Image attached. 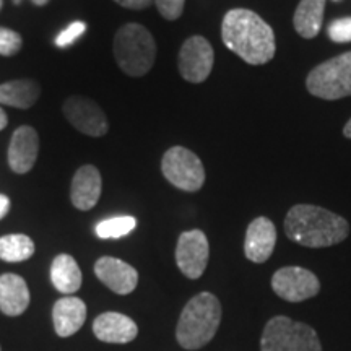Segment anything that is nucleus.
Listing matches in <instances>:
<instances>
[{
	"mask_svg": "<svg viewBox=\"0 0 351 351\" xmlns=\"http://www.w3.org/2000/svg\"><path fill=\"white\" fill-rule=\"evenodd\" d=\"M306 88L315 98L327 101L351 96V51L311 70L306 78Z\"/></svg>",
	"mask_w": 351,
	"mask_h": 351,
	"instance_id": "obj_6",
	"label": "nucleus"
},
{
	"mask_svg": "<svg viewBox=\"0 0 351 351\" xmlns=\"http://www.w3.org/2000/svg\"><path fill=\"white\" fill-rule=\"evenodd\" d=\"M34 254V243L26 234H7L0 238V258L5 262L28 261Z\"/></svg>",
	"mask_w": 351,
	"mask_h": 351,
	"instance_id": "obj_22",
	"label": "nucleus"
},
{
	"mask_svg": "<svg viewBox=\"0 0 351 351\" xmlns=\"http://www.w3.org/2000/svg\"><path fill=\"white\" fill-rule=\"evenodd\" d=\"M47 2H49V0H33V3H34V5H38V7H43V5H46Z\"/></svg>",
	"mask_w": 351,
	"mask_h": 351,
	"instance_id": "obj_32",
	"label": "nucleus"
},
{
	"mask_svg": "<svg viewBox=\"0 0 351 351\" xmlns=\"http://www.w3.org/2000/svg\"><path fill=\"white\" fill-rule=\"evenodd\" d=\"M276 244V228L274 221L258 217L247 226L244 241V254L254 263H263L274 254Z\"/></svg>",
	"mask_w": 351,
	"mask_h": 351,
	"instance_id": "obj_13",
	"label": "nucleus"
},
{
	"mask_svg": "<svg viewBox=\"0 0 351 351\" xmlns=\"http://www.w3.org/2000/svg\"><path fill=\"white\" fill-rule=\"evenodd\" d=\"M13 2H15V3H16V5H20V3H21V2H23V0H13Z\"/></svg>",
	"mask_w": 351,
	"mask_h": 351,
	"instance_id": "obj_33",
	"label": "nucleus"
},
{
	"mask_svg": "<svg viewBox=\"0 0 351 351\" xmlns=\"http://www.w3.org/2000/svg\"><path fill=\"white\" fill-rule=\"evenodd\" d=\"M343 135L346 138H351V119L346 122V125L343 127Z\"/></svg>",
	"mask_w": 351,
	"mask_h": 351,
	"instance_id": "obj_31",
	"label": "nucleus"
},
{
	"mask_svg": "<svg viewBox=\"0 0 351 351\" xmlns=\"http://www.w3.org/2000/svg\"><path fill=\"white\" fill-rule=\"evenodd\" d=\"M29 306V289L21 276L15 274H3L0 276V311L3 314H23Z\"/></svg>",
	"mask_w": 351,
	"mask_h": 351,
	"instance_id": "obj_18",
	"label": "nucleus"
},
{
	"mask_svg": "<svg viewBox=\"0 0 351 351\" xmlns=\"http://www.w3.org/2000/svg\"><path fill=\"white\" fill-rule=\"evenodd\" d=\"M221 324V304L212 293L192 298L179 317L176 339L186 350H199L213 340Z\"/></svg>",
	"mask_w": 351,
	"mask_h": 351,
	"instance_id": "obj_3",
	"label": "nucleus"
},
{
	"mask_svg": "<svg viewBox=\"0 0 351 351\" xmlns=\"http://www.w3.org/2000/svg\"><path fill=\"white\" fill-rule=\"evenodd\" d=\"M261 351H322V343L307 324L276 315L263 328Z\"/></svg>",
	"mask_w": 351,
	"mask_h": 351,
	"instance_id": "obj_5",
	"label": "nucleus"
},
{
	"mask_svg": "<svg viewBox=\"0 0 351 351\" xmlns=\"http://www.w3.org/2000/svg\"><path fill=\"white\" fill-rule=\"evenodd\" d=\"M10 210V199L7 195L0 194V219H2Z\"/></svg>",
	"mask_w": 351,
	"mask_h": 351,
	"instance_id": "obj_29",
	"label": "nucleus"
},
{
	"mask_svg": "<svg viewBox=\"0 0 351 351\" xmlns=\"http://www.w3.org/2000/svg\"><path fill=\"white\" fill-rule=\"evenodd\" d=\"M158 12L161 13V16L169 21L178 20L184 12V3L186 0H155Z\"/></svg>",
	"mask_w": 351,
	"mask_h": 351,
	"instance_id": "obj_27",
	"label": "nucleus"
},
{
	"mask_svg": "<svg viewBox=\"0 0 351 351\" xmlns=\"http://www.w3.org/2000/svg\"><path fill=\"white\" fill-rule=\"evenodd\" d=\"M0 8H2V0H0Z\"/></svg>",
	"mask_w": 351,
	"mask_h": 351,
	"instance_id": "obj_34",
	"label": "nucleus"
},
{
	"mask_svg": "<svg viewBox=\"0 0 351 351\" xmlns=\"http://www.w3.org/2000/svg\"><path fill=\"white\" fill-rule=\"evenodd\" d=\"M114 57L122 72L129 77H143L156 59L153 34L138 23H127L114 36Z\"/></svg>",
	"mask_w": 351,
	"mask_h": 351,
	"instance_id": "obj_4",
	"label": "nucleus"
},
{
	"mask_svg": "<svg viewBox=\"0 0 351 351\" xmlns=\"http://www.w3.org/2000/svg\"><path fill=\"white\" fill-rule=\"evenodd\" d=\"M86 32V23H83V21L77 20L73 21V23H70L67 28L64 29V32H60L57 34L56 38V46L60 47V49H65V47L72 46L73 43L77 41L78 38H82L83 34Z\"/></svg>",
	"mask_w": 351,
	"mask_h": 351,
	"instance_id": "obj_25",
	"label": "nucleus"
},
{
	"mask_svg": "<svg viewBox=\"0 0 351 351\" xmlns=\"http://www.w3.org/2000/svg\"><path fill=\"white\" fill-rule=\"evenodd\" d=\"M51 282L62 295H73L82 287V271L75 258L69 254H60L51 267Z\"/></svg>",
	"mask_w": 351,
	"mask_h": 351,
	"instance_id": "obj_20",
	"label": "nucleus"
},
{
	"mask_svg": "<svg viewBox=\"0 0 351 351\" xmlns=\"http://www.w3.org/2000/svg\"><path fill=\"white\" fill-rule=\"evenodd\" d=\"M41 88L34 80H13L0 85V104L28 109L36 104Z\"/></svg>",
	"mask_w": 351,
	"mask_h": 351,
	"instance_id": "obj_21",
	"label": "nucleus"
},
{
	"mask_svg": "<svg viewBox=\"0 0 351 351\" xmlns=\"http://www.w3.org/2000/svg\"><path fill=\"white\" fill-rule=\"evenodd\" d=\"M225 46L249 65H263L274 59L275 33L265 20L247 8H232L221 23Z\"/></svg>",
	"mask_w": 351,
	"mask_h": 351,
	"instance_id": "obj_1",
	"label": "nucleus"
},
{
	"mask_svg": "<svg viewBox=\"0 0 351 351\" xmlns=\"http://www.w3.org/2000/svg\"><path fill=\"white\" fill-rule=\"evenodd\" d=\"M7 122H8V117L5 111H3L2 108H0V130H3L7 127Z\"/></svg>",
	"mask_w": 351,
	"mask_h": 351,
	"instance_id": "obj_30",
	"label": "nucleus"
},
{
	"mask_svg": "<svg viewBox=\"0 0 351 351\" xmlns=\"http://www.w3.org/2000/svg\"><path fill=\"white\" fill-rule=\"evenodd\" d=\"M137 226V219L134 217H114L103 219L96 225V234L101 239H119L130 234Z\"/></svg>",
	"mask_w": 351,
	"mask_h": 351,
	"instance_id": "obj_23",
	"label": "nucleus"
},
{
	"mask_svg": "<svg viewBox=\"0 0 351 351\" xmlns=\"http://www.w3.org/2000/svg\"><path fill=\"white\" fill-rule=\"evenodd\" d=\"M39 137L38 132L29 125H21L12 135L8 147V165L13 173L25 174L33 168L38 160Z\"/></svg>",
	"mask_w": 351,
	"mask_h": 351,
	"instance_id": "obj_14",
	"label": "nucleus"
},
{
	"mask_svg": "<svg viewBox=\"0 0 351 351\" xmlns=\"http://www.w3.org/2000/svg\"><path fill=\"white\" fill-rule=\"evenodd\" d=\"M326 2L327 0H301L300 5L296 7L293 25L301 38L313 39L320 33Z\"/></svg>",
	"mask_w": 351,
	"mask_h": 351,
	"instance_id": "obj_19",
	"label": "nucleus"
},
{
	"mask_svg": "<svg viewBox=\"0 0 351 351\" xmlns=\"http://www.w3.org/2000/svg\"><path fill=\"white\" fill-rule=\"evenodd\" d=\"M96 339L106 343H129L138 333L137 324L121 313H104L93 322Z\"/></svg>",
	"mask_w": 351,
	"mask_h": 351,
	"instance_id": "obj_16",
	"label": "nucleus"
},
{
	"mask_svg": "<svg viewBox=\"0 0 351 351\" xmlns=\"http://www.w3.org/2000/svg\"><path fill=\"white\" fill-rule=\"evenodd\" d=\"M101 174L98 168L93 165H85L77 171L72 179V189H70V199L73 207L78 210H91L98 204L101 197Z\"/></svg>",
	"mask_w": 351,
	"mask_h": 351,
	"instance_id": "obj_15",
	"label": "nucleus"
},
{
	"mask_svg": "<svg viewBox=\"0 0 351 351\" xmlns=\"http://www.w3.org/2000/svg\"><path fill=\"white\" fill-rule=\"evenodd\" d=\"M327 32L333 43H351V16L333 20Z\"/></svg>",
	"mask_w": 351,
	"mask_h": 351,
	"instance_id": "obj_26",
	"label": "nucleus"
},
{
	"mask_svg": "<svg viewBox=\"0 0 351 351\" xmlns=\"http://www.w3.org/2000/svg\"><path fill=\"white\" fill-rule=\"evenodd\" d=\"M64 114L67 121L90 137H103L109 129L106 114L93 99L83 96H70L64 103Z\"/></svg>",
	"mask_w": 351,
	"mask_h": 351,
	"instance_id": "obj_11",
	"label": "nucleus"
},
{
	"mask_svg": "<svg viewBox=\"0 0 351 351\" xmlns=\"http://www.w3.org/2000/svg\"><path fill=\"white\" fill-rule=\"evenodd\" d=\"M21 46H23V39L19 33L0 26V56H15L21 49Z\"/></svg>",
	"mask_w": 351,
	"mask_h": 351,
	"instance_id": "obj_24",
	"label": "nucleus"
},
{
	"mask_svg": "<svg viewBox=\"0 0 351 351\" xmlns=\"http://www.w3.org/2000/svg\"><path fill=\"white\" fill-rule=\"evenodd\" d=\"M271 289L288 302H301L320 291V282L313 271L302 267H283L271 276Z\"/></svg>",
	"mask_w": 351,
	"mask_h": 351,
	"instance_id": "obj_8",
	"label": "nucleus"
},
{
	"mask_svg": "<svg viewBox=\"0 0 351 351\" xmlns=\"http://www.w3.org/2000/svg\"><path fill=\"white\" fill-rule=\"evenodd\" d=\"M161 171L166 181L184 192L200 191L205 182V169L200 158L184 147H173L165 153Z\"/></svg>",
	"mask_w": 351,
	"mask_h": 351,
	"instance_id": "obj_7",
	"label": "nucleus"
},
{
	"mask_svg": "<svg viewBox=\"0 0 351 351\" xmlns=\"http://www.w3.org/2000/svg\"><path fill=\"white\" fill-rule=\"evenodd\" d=\"M56 333L62 339L72 337L83 327L86 320V304L80 298H60L52 309Z\"/></svg>",
	"mask_w": 351,
	"mask_h": 351,
	"instance_id": "obj_17",
	"label": "nucleus"
},
{
	"mask_svg": "<svg viewBox=\"0 0 351 351\" xmlns=\"http://www.w3.org/2000/svg\"><path fill=\"white\" fill-rule=\"evenodd\" d=\"M114 2H117L124 8H130V10H143V8L152 5L153 0H114Z\"/></svg>",
	"mask_w": 351,
	"mask_h": 351,
	"instance_id": "obj_28",
	"label": "nucleus"
},
{
	"mask_svg": "<svg viewBox=\"0 0 351 351\" xmlns=\"http://www.w3.org/2000/svg\"><path fill=\"white\" fill-rule=\"evenodd\" d=\"M210 256L208 239L204 231L191 230L182 232L176 245V263L184 276L197 280L207 269Z\"/></svg>",
	"mask_w": 351,
	"mask_h": 351,
	"instance_id": "obj_10",
	"label": "nucleus"
},
{
	"mask_svg": "<svg viewBox=\"0 0 351 351\" xmlns=\"http://www.w3.org/2000/svg\"><path fill=\"white\" fill-rule=\"evenodd\" d=\"M95 274L116 295H130L138 285L137 270L116 257H101L95 263Z\"/></svg>",
	"mask_w": 351,
	"mask_h": 351,
	"instance_id": "obj_12",
	"label": "nucleus"
},
{
	"mask_svg": "<svg viewBox=\"0 0 351 351\" xmlns=\"http://www.w3.org/2000/svg\"><path fill=\"white\" fill-rule=\"evenodd\" d=\"M333 2H340V0H333Z\"/></svg>",
	"mask_w": 351,
	"mask_h": 351,
	"instance_id": "obj_35",
	"label": "nucleus"
},
{
	"mask_svg": "<svg viewBox=\"0 0 351 351\" xmlns=\"http://www.w3.org/2000/svg\"><path fill=\"white\" fill-rule=\"evenodd\" d=\"M213 62V47L204 36L189 38L179 51V73L184 80L191 83H202L207 80L212 73Z\"/></svg>",
	"mask_w": 351,
	"mask_h": 351,
	"instance_id": "obj_9",
	"label": "nucleus"
},
{
	"mask_svg": "<svg viewBox=\"0 0 351 351\" xmlns=\"http://www.w3.org/2000/svg\"><path fill=\"white\" fill-rule=\"evenodd\" d=\"M285 231L293 243L304 247H330L348 238L350 225L340 215L317 205L300 204L289 208Z\"/></svg>",
	"mask_w": 351,
	"mask_h": 351,
	"instance_id": "obj_2",
	"label": "nucleus"
}]
</instances>
